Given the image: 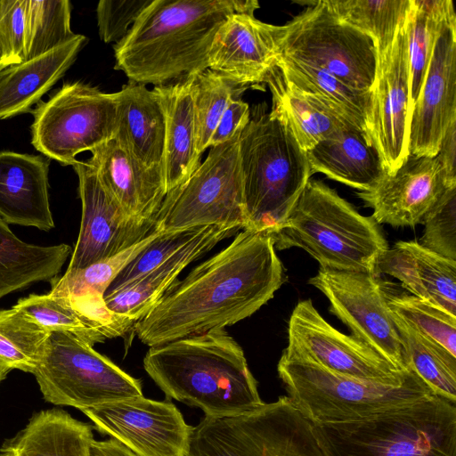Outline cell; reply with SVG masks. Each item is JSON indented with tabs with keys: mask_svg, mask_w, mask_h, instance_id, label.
I'll use <instances>...</instances> for the list:
<instances>
[{
	"mask_svg": "<svg viewBox=\"0 0 456 456\" xmlns=\"http://www.w3.org/2000/svg\"><path fill=\"white\" fill-rule=\"evenodd\" d=\"M284 281L271 235L242 230L175 281L133 330L151 347L225 329L259 310Z\"/></svg>",
	"mask_w": 456,
	"mask_h": 456,
	"instance_id": "cell-1",
	"label": "cell"
},
{
	"mask_svg": "<svg viewBox=\"0 0 456 456\" xmlns=\"http://www.w3.org/2000/svg\"><path fill=\"white\" fill-rule=\"evenodd\" d=\"M259 7L256 0H152L114 45V69L155 86L201 72L226 19Z\"/></svg>",
	"mask_w": 456,
	"mask_h": 456,
	"instance_id": "cell-2",
	"label": "cell"
},
{
	"mask_svg": "<svg viewBox=\"0 0 456 456\" xmlns=\"http://www.w3.org/2000/svg\"><path fill=\"white\" fill-rule=\"evenodd\" d=\"M143 367L168 399L205 417H232L264 403L243 349L224 329L151 346Z\"/></svg>",
	"mask_w": 456,
	"mask_h": 456,
	"instance_id": "cell-3",
	"label": "cell"
},
{
	"mask_svg": "<svg viewBox=\"0 0 456 456\" xmlns=\"http://www.w3.org/2000/svg\"><path fill=\"white\" fill-rule=\"evenodd\" d=\"M275 249H304L320 268L375 274L388 244L371 216L361 215L320 180L310 179L271 234Z\"/></svg>",
	"mask_w": 456,
	"mask_h": 456,
	"instance_id": "cell-4",
	"label": "cell"
},
{
	"mask_svg": "<svg viewBox=\"0 0 456 456\" xmlns=\"http://www.w3.org/2000/svg\"><path fill=\"white\" fill-rule=\"evenodd\" d=\"M239 155L245 230L271 235L313 175L306 154L291 134L258 106L240 135Z\"/></svg>",
	"mask_w": 456,
	"mask_h": 456,
	"instance_id": "cell-5",
	"label": "cell"
},
{
	"mask_svg": "<svg viewBox=\"0 0 456 456\" xmlns=\"http://www.w3.org/2000/svg\"><path fill=\"white\" fill-rule=\"evenodd\" d=\"M313 427L325 456H456V406L436 395L362 420Z\"/></svg>",
	"mask_w": 456,
	"mask_h": 456,
	"instance_id": "cell-6",
	"label": "cell"
},
{
	"mask_svg": "<svg viewBox=\"0 0 456 456\" xmlns=\"http://www.w3.org/2000/svg\"><path fill=\"white\" fill-rule=\"evenodd\" d=\"M277 370L287 396L313 424L358 421L434 395L412 370L403 383L391 385L346 377L281 355Z\"/></svg>",
	"mask_w": 456,
	"mask_h": 456,
	"instance_id": "cell-7",
	"label": "cell"
},
{
	"mask_svg": "<svg viewBox=\"0 0 456 456\" xmlns=\"http://www.w3.org/2000/svg\"><path fill=\"white\" fill-rule=\"evenodd\" d=\"M187 456H325L306 419L286 395L239 415L204 417Z\"/></svg>",
	"mask_w": 456,
	"mask_h": 456,
	"instance_id": "cell-8",
	"label": "cell"
},
{
	"mask_svg": "<svg viewBox=\"0 0 456 456\" xmlns=\"http://www.w3.org/2000/svg\"><path fill=\"white\" fill-rule=\"evenodd\" d=\"M306 4L281 26L278 56L322 69L354 89L371 93L378 68L372 40L341 22L323 0Z\"/></svg>",
	"mask_w": 456,
	"mask_h": 456,
	"instance_id": "cell-9",
	"label": "cell"
},
{
	"mask_svg": "<svg viewBox=\"0 0 456 456\" xmlns=\"http://www.w3.org/2000/svg\"><path fill=\"white\" fill-rule=\"evenodd\" d=\"M32 374L46 402L80 411L142 395L140 379L65 332L50 333Z\"/></svg>",
	"mask_w": 456,
	"mask_h": 456,
	"instance_id": "cell-10",
	"label": "cell"
},
{
	"mask_svg": "<svg viewBox=\"0 0 456 456\" xmlns=\"http://www.w3.org/2000/svg\"><path fill=\"white\" fill-rule=\"evenodd\" d=\"M240 135L211 147L194 173L167 192L155 229L172 232L208 225L246 229Z\"/></svg>",
	"mask_w": 456,
	"mask_h": 456,
	"instance_id": "cell-11",
	"label": "cell"
},
{
	"mask_svg": "<svg viewBox=\"0 0 456 456\" xmlns=\"http://www.w3.org/2000/svg\"><path fill=\"white\" fill-rule=\"evenodd\" d=\"M115 93L83 82L65 83L33 110L31 143L47 159L69 166L76 156L113 139Z\"/></svg>",
	"mask_w": 456,
	"mask_h": 456,
	"instance_id": "cell-12",
	"label": "cell"
},
{
	"mask_svg": "<svg viewBox=\"0 0 456 456\" xmlns=\"http://www.w3.org/2000/svg\"><path fill=\"white\" fill-rule=\"evenodd\" d=\"M287 359L314 363L361 380L398 385L410 375L394 366L366 343L332 327L311 299L299 301L288 325Z\"/></svg>",
	"mask_w": 456,
	"mask_h": 456,
	"instance_id": "cell-13",
	"label": "cell"
},
{
	"mask_svg": "<svg viewBox=\"0 0 456 456\" xmlns=\"http://www.w3.org/2000/svg\"><path fill=\"white\" fill-rule=\"evenodd\" d=\"M308 284L322 291L330 312L394 366L408 371L401 337L387 302L386 290L375 274L320 268Z\"/></svg>",
	"mask_w": 456,
	"mask_h": 456,
	"instance_id": "cell-14",
	"label": "cell"
},
{
	"mask_svg": "<svg viewBox=\"0 0 456 456\" xmlns=\"http://www.w3.org/2000/svg\"><path fill=\"white\" fill-rule=\"evenodd\" d=\"M101 434L136 456H187L193 427L169 400L137 396L81 411Z\"/></svg>",
	"mask_w": 456,
	"mask_h": 456,
	"instance_id": "cell-15",
	"label": "cell"
},
{
	"mask_svg": "<svg viewBox=\"0 0 456 456\" xmlns=\"http://www.w3.org/2000/svg\"><path fill=\"white\" fill-rule=\"evenodd\" d=\"M71 166L78 177L82 216L67 270L84 268L113 256L155 230L156 222L127 215L86 161L76 159Z\"/></svg>",
	"mask_w": 456,
	"mask_h": 456,
	"instance_id": "cell-16",
	"label": "cell"
},
{
	"mask_svg": "<svg viewBox=\"0 0 456 456\" xmlns=\"http://www.w3.org/2000/svg\"><path fill=\"white\" fill-rule=\"evenodd\" d=\"M372 104L371 145L379 155L384 171L391 175L409 155L408 17L389 51L378 58Z\"/></svg>",
	"mask_w": 456,
	"mask_h": 456,
	"instance_id": "cell-17",
	"label": "cell"
},
{
	"mask_svg": "<svg viewBox=\"0 0 456 456\" xmlns=\"http://www.w3.org/2000/svg\"><path fill=\"white\" fill-rule=\"evenodd\" d=\"M456 122V22L440 31L422 88L411 110L409 154L435 157Z\"/></svg>",
	"mask_w": 456,
	"mask_h": 456,
	"instance_id": "cell-18",
	"label": "cell"
},
{
	"mask_svg": "<svg viewBox=\"0 0 456 456\" xmlns=\"http://www.w3.org/2000/svg\"><path fill=\"white\" fill-rule=\"evenodd\" d=\"M447 188L436 156L409 154L395 173H386L372 190L357 196L373 210L378 224L412 227L422 224Z\"/></svg>",
	"mask_w": 456,
	"mask_h": 456,
	"instance_id": "cell-19",
	"label": "cell"
},
{
	"mask_svg": "<svg viewBox=\"0 0 456 456\" xmlns=\"http://www.w3.org/2000/svg\"><path fill=\"white\" fill-rule=\"evenodd\" d=\"M280 28L252 14L230 15L215 37L208 69L240 87L265 83L277 62Z\"/></svg>",
	"mask_w": 456,
	"mask_h": 456,
	"instance_id": "cell-20",
	"label": "cell"
},
{
	"mask_svg": "<svg viewBox=\"0 0 456 456\" xmlns=\"http://www.w3.org/2000/svg\"><path fill=\"white\" fill-rule=\"evenodd\" d=\"M86 162L103 187L131 217L156 222L167 193L163 165L147 166L125 151L114 139L91 151Z\"/></svg>",
	"mask_w": 456,
	"mask_h": 456,
	"instance_id": "cell-21",
	"label": "cell"
},
{
	"mask_svg": "<svg viewBox=\"0 0 456 456\" xmlns=\"http://www.w3.org/2000/svg\"><path fill=\"white\" fill-rule=\"evenodd\" d=\"M49 159L0 151V218L7 224L54 227L48 195Z\"/></svg>",
	"mask_w": 456,
	"mask_h": 456,
	"instance_id": "cell-22",
	"label": "cell"
},
{
	"mask_svg": "<svg viewBox=\"0 0 456 456\" xmlns=\"http://www.w3.org/2000/svg\"><path fill=\"white\" fill-rule=\"evenodd\" d=\"M379 273L395 277L413 296L456 316V261L418 241L400 240L379 258L375 275Z\"/></svg>",
	"mask_w": 456,
	"mask_h": 456,
	"instance_id": "cell-23",
	"label": "cell"
},
{
	"mask_svg": "<svg viewBox=\"0 0 456 456\" xmlns=\"http://www.w3.org/2000/svg\"><path fill=\"white\" fill-rule=\"evenodd\" d=\"M240 229L208 225L191 243L155 269L116 292L105 296L110 311L134 322L143 318L190 264L202 257L224 239Z\"/></svg>",
	"mask_w": 456,
	"mask_h": 456,
	"instance_id": "cell-24",
	"label": "cell"
},
{
	"mask_svg": "<svg viewBox=\"0 0 456 456\" xmlns=\"http://www.w3.org/2000/svg\"><path fill=\"white\" fill-rule=\"evenodd\" d=\"M115 96L113 139L142 163L150 167L162 165L166 122L162 104L154 90L129 82Z\"/></svg>",
	"mask_w": 456,
	"mask_h": 456,
	"instance_id": "cell-25",
	"label": "cell"
},
{
	"mask_svg": "<svg viewBox=\"0 0 456 456\" xmlns=\"http://www.w3.org/2000/svg\"><path fill=\"white\" fill-rule=\"evenodd\" d=\"M165 114L163 169L167 192L186 181L200 165L198 151L192 75L156 86Z\"/></svg>",
	"mask_w": 456,
	"mask_h": 456,
	"instance_id": "cell-26",
	"label": "cell"
},
{
	"mask_svg": "<svg viewBox=\"0 0 456 456\" xmlns=\"http://www.w3.org/2000/svg\"><path fill=\"white\" fill-rule=\"evenodd\" d=\"M77 34L52 51L0 71V118L26 113L65 74L86 44Z\"/></svg>",
	"mask_w": 456,
	"mask_h": 456,
	"instance_id": "cell-27",
	"label": "cell"
},
{
	"mask_svg": "<svg viewBox=\"0 0 456 456\" xmlns=\"http://www.w3.org/2000/svg\"><path fill=\"white\" fill-rule=\"evenodd\" d=\"M276 65L289 84L361 132L372 147V92L354 89L322 69L291 59L278 56Z\"/></svg>",
	"mask_w": 456,
	"mask_h": 456,
	"instance_id": "cell-28",
	"label": "cell"
},
{
	"mask_svg": "<svg viewBox=\"0 0 456 456\" xmlns=\"http://www.w3.org/2000/svg\"><path fill=\"white\" fill-rule=\"evenodd\" d=\"M305 154L313 175L322 173L359 191L372 190L386 174L377 151L353 127L334 133Z\"/></svg>",
	"mask_w": 456,
	"mask_h": 456,
	"instance_id": "cell-29",
	"label": "cell"
},
{
	"mask_svg": "<svg viewBox=\"0 0 456 456\" xmlns=\"http://www.w3.org/2000/svg\"><path fill=\"white\" fill-rule=\"evenodd\" d=\"M93 426L59 409L35 413L3 448L15 456H91Z\"/></svg>",
	"mask_w": 456,
	"mask_h": 456,
	"instance_id": "cell-30",
	"label": "cell"
},
{
	"mask_svg": "<svg viewBox=\"0 0 456 456\" xmlns=\"http://www.w3.org/2000/svg\"><path fill=\"white\" fill-rule=\"evenodd\" d=\"M265 83L272 94L271 116L291 134L305 152L334 133L352 127L289 84L277 65L271 69Z\"/></svg>",
	"mask_w": 456,
	"mask_h": 456,
	"instance_id": "cell-31",
	"label": "cell"
},
{
	"mask_svg": "<svg viewBox=\"0 0 456 456\" xmlns=\"http://www.w3.org/2000/svg\"><path fill=\"white\" fill-rule=\"evenodd\" d=\"M72 253L68 244L38 246L24 242L0 218V298L58 275Z\"/></svg>",
	"mask_w": 456,
	"mask_h": 456,
	"instance_id": "cell-32",
	"label": "cell"
},
{
	"mask_svg": "<svg viewBox=\"0 0 456 456\" xmlns=\"http://www.w3.org/2000/svg\"><path fill=\"white\" fill-rule=\"evenodd\" d=\"M456 22L451 0H411L408 14L411 110L423 86L435 42L449 23Z\"/></svg>",
	"mask_w": 456,
	"mask_h": 456,
	"instance_id": "cell-33",
	"label": "cell"
},
{
	"mask_svg": "<svg viewBox=\"0 0 456 456\" xmlns=\"http://www.w3.org/2000/svg\"><path fill=\"white\" fill-rule=\"evenodd\" d=\"M343 23L368 36L377 58L386 54L406 20L411 0H323Z\"/></svg>",
	"mask_w": 456,
	"mask_h": 456,
	"instance_id": "cell-34",
	"label": "cell"
},
{
	"mask_svg": "<svg viewBox=\"0 0 456 456\" xmlns=\"http://www.w3.org/2000/svg\"><path fill=\"white\" fill-rule=\"evenodd\" d=\"M162 233L155 229L120 253L84 268L67 270L53 278L49 293L94 305H104V294L119 273Z\"/></svg>",
	"mask_w": 456,
	"mask_h": 456,
	"instance_id": "cell-35",
	"label": "cell"
},
{
	"mask_svg": "<svg viewBox=\"0 0 456 456\" xmlns=\"http://www.w3.org/2000/svg\"><path fill=\"white\" fill-rule=\"evenodd\" d=\"M394 315V314H393ZM409 367L432 393L455 403L456 356L394 315Z\"/></svg>",
	"mask_w": 456,
	"mask_h": 456,
	"instance_id": "cell-36",
	"label": "cell"
},
{
	"mask_svg": "<svg viewBox=\"0 0 456 456\" xmlns=\"http://www.w3.org/2000/svg\"><path fill=\"white\" fill-rule=\"evenodd\" d=\"M50 333L20 310H0V370L33 373Z\"/></svg>",
	"mask_w": 456,
	"mask_h": 456,
	"instance_id": "cell-37",
	"label": "cell"
},
{
	"mask_svg": "<svg viewBox=\"0 0 456 456\" xmlns=\"http://www.w3.org/2000/svg\"><path fill=\"white\" fill-rule=\"evenodd\" d=\"M13 306L49 333H69L92 346L109 339L99 326L65 297L51 293L30 294L27 297L20 298Z\"/></svg>",
	"mask_w": 456,
	"mask_h": 456,
	"instance_id": "cell-38",
	"label": "cell"
},
{
	"mask_svg": "<svg viewBox=\"0 0 456 456\" xmlns=\"http://www.w3.org/2000/svg\"><path fill=\"white\" fill-rule=\"evenodd\" d=\"M71 4L68 0H27L25 26L26 61L70 41Z\"/></svg>",
	"mask_w": 456,
	"mask_h": 456,
	"instance_id": "cell-39",
	"label": "cell"
},
{
	"mask_svg": "<svg viewBox=\"0 0 456 456\" xmlns=\"http://www.w3.org/2000/svg\"><path fill=\"white\" fill-rule=\"evenodd\" d=\"M192 78L197 147L202 154L209 148L213 133L230 102L246 87L236 86L209 69L192 75Z\"/></svg>",
	"mask_w": 456,
	"mask_h": 456,
	"instance_id": "cell-40",
	"label": "cell"
},
{
	"mask_svg": "<svg viewBox=\"0 0 456 456\" xmlns=\"http://www.w3.org/2000/svg\"><path fill=\"white\" fill-rule=\"evenodd\" d=\"M386 296L387 305L396 318L456 356V316L413 295L386 291Z\"/></svg>",
	"mask_w": 456,
	"mask_h": 456,
	"instance_id": "cell-41",
	"label": "cell"
},
{
	"mask_svg": "<svg viewBox=\"0 0 456 456\" xmlns=\"http://www.w3.org/2000/svg\"><path fill=\"white\" fill-rule=\"evenodd\" d=\"M207 226L162 232L111 282L104 297L147 274L200 236Z\"/></svg>",
	"mask_w": 456,
	"mask_h": 456,
	"instance_id": "cell-42",
	"label": "cell"
},
{
	"mask_svg": "<svg viewBox=\"0 0 456 456\" xmlns=\"http://www.w3.org/2000/svg\"><path fill=\"white\" fill-rule=\"evenodd\" d=\"M419 242L447 259L456 261V187L447 188L424 218Z\"/></svg>",
	"mask_w": 456,
	"mask_h": 456,
	"instance_id": "cell-43",
	"label": "cell"
},
{
	"mask_svg": "<svg viewBox=\"0 0 456 456\" xmlns=\"http://www.w3.org/2000/svg\"><path fill=\"white\" fill-rule=\"evenodd\" d=\"M27 0H0V71L26 61Z\"/></svg>",
	"mask_w": 456,
	"mask_h": 456,
	"instance_id": "cell-44",
	"label": "cell"
},
{
	"mask_svg": "<svg viewBox=\"0 0 456 456\" xmlns=\"http://www.w3.org/2000/svg\"><path fill=\"white\" fill-rule=\"evenodd\" d=\"M152 0H102L96 7L97 25L104 43H118Z\"/></svg>",
	"mask_w": 456,
	"mask_h": 456,
	"instance_id": "cell-45",
	"label": "cell"
},
{
	"mask_svg": "<svg viewBox=\"0 0 456 456\" xmlns=\"http://www.w3.org/2000/svg\"><path fill=\"white\" fill-rule=\"evenodd\" d=\"M249 119L248 104L239 98L232 99L213 133L209 147L224 143L240 134Z\"/></svg>",
	"mask_w": 456,
	"mask_h": 456,
	"instance_id": "cell-46",
	"label": "cell"
},
{
	"mask_svg": "<svg viewBox=\"0 0 456 456\" xmlns=\"http://www.w3.org/2000/svg\"><path fill=\"white\" fill-rule=\"evenodd\" d=\"M448 187H456V122L446 130L436 155Z\"/></svg>",
	"mask_w": 456,
	"mask_h": 456,
	"instance_id": "cell-47",
	"label": "cell"
},
{
	"mask_svg": "<svg viewBox=\"0 0 456 456\" xmlns=\"http://www.w3.org/2000/svg\"><path fill=\"white\" fill-rule=\"evenodd\" d=\"M91 456H136L132 451L113 438L96 441L91 445Z\"/></svg>",
	"mask_w": 456,
	"mask_h": 456,
	"instance_id": "cell-48",
	"label": "cell"
},
{
	"mask_svg": "<svg viewBox=\"0 0 456 456\" xmlns=\"http://www.w3.org/2000/svg\"><path fill=\"white\" fill-rule=\"evenodd\" d=\"M0 456H15V455L12 452H11L10 451H8L4 448H2Z\"/></svg>",
	"mask_w": 456,
	"mask_h": 456,
	"instance_id": "cell-49",
	"label": "cell"
},
{
	"mask_svg": "<svg viewBox=\"0 0 456 456\" xmlns=\"http://www.w3.org/2000/svg\"><path fill=\"white\" fill-rule=\"evenodd\" d=\"M7 374V372L0 370V384L6 378Z\"/></svg>",
	"mask_w": 456,
	"mask_h": 456,
	"instance_id": "cell-50",
	"label": "cell"
}]
</instances>
